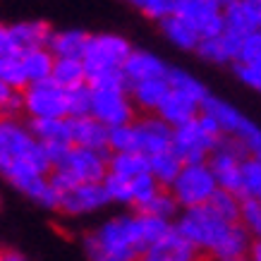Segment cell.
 <instances>
[{
  "label": "cell",
  "instance_id": "obj_14",
  "mask_svg": "<svg viewBox=\"0 0 261 261\" xmlns=\"http://www.w3.org/2000/svg\"><path fill=\"white\" fill-rule=\"evenodd\" d=\"M135 132L139 153H144L146 159L163 153V151H170L173 127H168L159 115H144V118L135 120Z\"/></svg>",
  "mask_w": 261,
  "mask_h": 261
},
{
  "label": "cell",
  "instance_id": "obj_6",
  "mask_svg": "<svg viewBox=\"0 0 261 261\" xmlns=\"http://www.w3.org/2000/svg\"><path fill=\"white\" fill-rule=\"evenodd\" d=\"M129 53H132V46L120 34H89L87 48H84V56H82L87 80L94 74H103V72L122 70Z\"/></svg>",
  "mask_w": 261,
  "mask_h": 261
},
{
  "label": "cell",
  "instance_id": "obj_12",
  "mask_svg": "<svg viewBox=\"0 0 261 261\" xmlns=\"http://www.w3.org/2000/svg\"><path fill=\"white\" fill-rule=\"evenodd\" d=\"M58 168L65 170L77 185H101L108 175V153L70 146Z\"/></svg>",
  "mask_w": 261,
  "mask_h": 261
},
{
  "label": "cell",
  "instance_id": "obj_38",
  "mask_svg": "<svg viewBox=\"0 0 261 261\" xmlns=\"http://www.w3.org/2000/svg\"><path fill=\"white\" fill-rule=\"evenodd\" d=\"M103 185V192L111 204H125V206H132V185L129 180H122L118 175H106V180L101 182Z\"/></svg>",
  "mask_w": 261,
  "mask_h": 261
},
{
  "label": "cell",
  "instance_id": "obj_40",
  "mask_svg": "<svg viewBox=\"0 0 261 261\" xmlns=\"http://www.w3.org/2000/svg\"><path fill=\"white\" fill-rule=\"evenodd\" d=\"M67 106H70V118H84L91 113V89L80 87L67 91Z\"/></svg>",
  "mask_w": 261,
  "mask_h": 261
},
{
  "label": "cell",
  "instance_id": "obj_42",
  "mask_svg": "<svg viewBox=\"0 0 261 261\" xmlns=\"http://www.w3.org/2000/svg\"><path fill=\"white\" fill-rule=\"evenodd\" d=\"M24 113V96L22 91H12L8 96V101L0 106V118L3 120H19V115Z\"/></svg>",
  "mask_w": 261,
  "mask_h": 261
},
{
  "label": "cell",
  "instance_id": "obj_27",
  "mask_svg": "<svg viewBox=\"0 0 261 261\" xmlns=\"http://www.w3.org/2000/svg\"><path fill=\"white\" fill-rule=\"evenodd\" d=\"M108 173L132 182L139 175L149 173V159L139 151H135V153H108Z\"/></svg>",
  "mask_w": 261,
  "mask_h": 261
},
{
  "label": "cell",
  "instance_id": "obj_21",
  "mask_svg": "<svg viewBox=\"0 0 261 261\" xmlns=\"http://www.w3.org/2000/svg\"><path fill=\"white\" fill-rule=\"evenodd\" d=\"M238 43H240V36H235V34H230V32H223L218 36L199 41L197 53L214 65L235 63V58H238Z\"/></svg>",
  "mask_w": 261,
  "mask_h": 261
},
{
  "label": "cell",
  "instance_id": "obj_24",
  "mask_svg": "<svg viewBox=\"0 0 261 261\" xmlns=\"http://www.w3.org/2000/svg\"><path fill=\"white\" fill-rule=\"evenodd\" d=\"M89 34L82 29H53V36L48 41V50L53 53V58H74L82 60L84 48H87Z\"/></svg>",
  "mask_w": 261,
  "mask_h": 261
},
{
  "label": "cell",
  "instance_id": "obj_39",
  "mask_svg": "<svg viewBox=\"0 0 261 261\" xmlns=\"http://www.w3.org/2000/svg\"><path fill=\"white\" fill-rule=\"evenodd\" d=\"M135 8L149 19L163 22L175 12V0H137Z\"/></svg>",
  "mask_w": 261,
  "mask_h": 261
},
{
  "label": "cell",
  "instance_id": "obj_13",
  "mask_svg": "<svg viewBox=\"0 0 261 261\" xmlns=\"http://www.w3.org/2000/svg\"><path fill=\"white\" fill-rule=\"evenodd\" d=\"M139 261H201V252L173 225L156 245L142 254Z\"/></svg>",
  "mask_w": 261,
  "mask_h": 261
},
{
  "label": "cell",
  "instance_id": "obj_31",
  "mask_svg": "<svg viewBox=\"0 0 261 261\" xmlns=\"http://www.w3.org/2000/svg\"><path fill=\"white\" fill-rule=\"evenodd\" d=\"M135 151H139L135 122L108 129V153H135Z\"/></svg>",
  "mask_w": 261,
  "mask_h": 261
},
{
  "label": "cell",
  "instance_id": "obj_20",
  "mask_svg": "<svg viewBox=\"0 0 261 261\" xmlns=\"http://www.w3.org/2000/svg\"><path fill=\"white\" fill-rule=\"evenodd\" d=\"M27 129L41 146H72L70 118L27 120Z\"/></svg>",
  "mask_w": 261,
  "mask_h": 261
},
{
  "label": "cell",
  "instance_id": "obj_41",
  "mask_svg": "<svg viewBox=\"0 0 261 261\" xmlns=\"http://www.w3.org/2000/svg\"><path fill=\"white\" fill-rule=\"evenodd\" d=\"M235 74L245 87L261 94V65H235Z\"/></svg>",
  "mask_w": 261,
  "mask_h": 261
},
{
  "label": "cell",
  "instance_id": "obj_16",
  "mask_svg": "<svg viewBox=\"0 0 261 261\" xmlns=\"http://www.w3.org/2000/svg\"><path fill=\"white\" fill-rule=\"evenodd\" d=\"M223 22H225V32L235 34V36L261 32V0L223 3Z\"/></svg>",
  "mask_w": 261,
  "mask_h": 261
},
{
  "label": "cell",
  "instance_id": "obj_4",
  "mask_svg": "<svg viewBox=\"0 0 261 261\" xmlns=\"http://www.w3.org/2000/svg\"><path fill=\"white\" fill-rule=\"evenodd\" d=\"M221 142L223 135L216 127V122L199 113V118L173 129L170 151L177 156L182 166H197V163H206L211 159V153L218 149Z\"/></svg>",
  "mask_w": 261,
  "mask_h": 261
},
{
  "label": "cell",
  "instance_id": "obj_17",
  "mask_svg": "<svg viewBox=\"0 0 261 261\" xmlns=\"http://www.w3.org/2000/svg\"><path fill=\"white\" fill-rule=\"evenodd\" d=\"M168 67L159 56H153L149 50H135L122 65V74L127 80V87L132 84H139V82H149V80H166L168 77Z\"/></svg>",
  "mask_w": 261,
  "mask_h": 261
},
{
  "label": "cell",
  "instance_id": "obj_33",
  "mask_svg": "<svg viewBox=\"0 0 261 261\" xmlns=\"http://www.w3.org/2000/svg\"><path fill=\"white\" fill-rule=\"evenodd\" d=\"M261 197V161L247 156L242 161V199Z\"/></svg>",
  "mask_w": 261,
  "mask_h": 261
},
{
  "label": "cell",
  "instance_id": "obj_7",
  "mask_svg": "<svg viewBox=\"0 0 261 261\" xmlns=\"http://www.w3.org/2000/svg\"><path fill=\"white\" fill-rule=\"evenodd\" d=\"M216 190L218 185H216L208 163H197V166H182L180 175L175 177L168 192L173 194L182 211H187V208L206 206L216 194Z\"/></svg>",
  "mask_w": 261,
  "mask_h": 261
},
{
  "label": "cell",
  "instance_id": "obj_37",
  "mask_svg": "<svg viewBox=\"0 0 261 261\" xmlns=\"http://www.w3.org/2000/svg\"><path fill=\"white\" fill-rule=\"evenodd\" d=\"M235 65H261V32L240 36Z\"/></svg>",
  "mask_w": 261,
  "mask_h": 261
},
{
  "label": "cell",
  "instance_id": "obj_28",
  "mask_svg": "<svg viewBox=\"0 0 261 261\" xmlns=\"http://www.w3.org/2000/svg\"><path fill=\"white\" fill-rule=\"evenodd\" d=\"M180 170L182 163L177 161L173 151H163V153H156V156L149 159V175L159 182V187H163V190H170V185L180 175Z\"/></svg>",
  "mask_w": 261,
  "mask_h": 261
},
{
  "label": "cell",
  "instance_id": "obj_34",
  "mask_svg": "<svg viewBox=\"0 0 261 261\" xmlns=\"http://www.w3.org/2000/svg\"><path fill=\"white\" fill-rule=\"evenodd\" d=\"M139 214H149V216H156V218H161V221H173V218H177L180 216V206H177V201L173 199V194L168 190H161L156 197L151 199L149 204H146V208L144 211H139Z\"/></svg>",
  "mask_w": 261,
  "mask_h": 261
},
{
  "label": "cell",
  "instance_id": "obj_15",
  "mask_svg": "<svg viewBox=\"0 0 261 261\" xmlns=\"http://www.w3.org/2000/svg\"><path fill=\"white\" fill-rule=\"evenodd\" d=\"M108 197L103 192V185H74L72 190L60 194L58 199V211L65 216H84L94 214L103 206H108Z\"/></svg>",
  "mask_w": 261,
  "mask_h": 261
},
{
  "label": "cell",
  "instance_id": "obj_47",
  "mask_svg": "<svg viewBox=\"0 0 261 261\" xmlns=\"http://www.w3.org/2000/svg\"><path fill=\"white\" fill-rule=\"evenodd\" d=\"M208 261H218V259H208ZM240 261H247V259H240Z\"/></svg>",
  "mask_w": 261,
  "mask_h": 261
},
{
  "label": "cell",
  "instance_id": "obj_30",
  "mask_svg": "<svg viewBox=\"0 0 261 261\" xmlns=\"http://www.w3.org/2000/svg\"><path fill=\"white\" fill-rule=\"evenodd\" d=\"M161 29H163V34H166V39L173 43V46L182 48V50H197L199 46V36L194 32H192L187 24L182 22L180 17L170 15L168 19H163L161 22Z\"/></svg>",
  "mask_w": 261,
  "mask_h": 261
},
{
  "label": "cell",
  "instance_id": "obj_2",
  "mask_svg": "<svg viewBox=\"0 0 261 261\" xmlns=\"http://www.w3.org/2000/svg\"><path fill=\"white\" fill-rule=\"evenodd\" d=\"M175 228L180 230L201 254H208L218 261H240L247 259L252 238L240 223L225 221L216 216L208 206L180 211Z\"/></svg>",
  "mask_w": 261,
  "mask_h": 261
},
{
  "label": "cell",
  "instance_id": "obj_26",
  "mask_svg": "<svg viewBox=\"0 0 261 261\" xmlns=\"http://www.w3.org/2000/svg\"><path fill=\"white\" fill-rule=\"evenodd\" d=\"M50 80L56 82L60 89H65V91L87 87V70H84V63H82V60H74V58H56Z\"/></svg>",
  "mask_w": 261,
  "mask_h": 261
},
{
  "label": "cell",
  "instance_id": "obj_19",
  "mask_svg": "<svg viewBox=\"0 0 261 261\" xmlns=\"http://www.w3.org/2000/svg\"><path fill=\"white\" fill-rule=\"evenodd\" d=\"M70 132H72V146L108 153V127H103L91 115L70 118Z\"/></svg>",
  "mask_w": 261,
  "mask_h": 261
},
{
  "label": "cell",
  "instance_id": "obj_9",
  "mask_svg": "<svg viewBox=\"0 0 261 261\" xmlns=\"http://www.w3.org/2000/svg\"><path fill=\"white\" fill-rule=\"evenodd\" d=\"M22 96H24V115L29 120L70 118L67 91L58 87L53 80L29 84L22 91Z\"/></svg>",
  "mask_w": 261,
  "mask_h": 261
},
{
  "label": "cell",
  "instance_id": "obj_23",
  "mask_svg": "<svg viewBox=\"0 0 261 261\" xmlns=\"http://www.w3.org/2000/svg\"><path fill=\"white\" fill-rule=\"evenodd\" d=\"M10 32L15 36L19 50H34V48H48L53 27L43 19H27V22L10 24Z\"/></svg>",
  "mask_w": 261,
  "mask_h": 261
},
{
  "label": "cell",
  "instance_id": "obj_3",
  "mask_svg": "<svg viewBox=\"0 0 261 261\" xmlns=\"http://www.w3.org/2000/svg\"><path fill=\"white\" fill-rule=\"evenodd\" d=\"M17 163L32 166L41 175H50L53 170L46 149L32 137V132L27 129V122L0 118V175Z\"/></svg>",
  "mask_w": 261,
  "mask_h": 261
},
{
  "label": "cell",
  "instance_id": "obj_25",
  "mask_svg": "<svg viewBox=\"0 0 261 261\" xmlns=\"http://www.w3.org/2000/svg\"><path fill=\"white\" fill-rule=\"evenodd\" d=\"M19 63H22L27 84H36V82L50 80L56 58L48 48H34V50H22L19 53Z\"/></svg>",
  "mask_w": 261,
  "mask_h": 261
},
{
  "label": "cell",
  "instance_id": "obj_1",
  "mask_svg": "<svg viewBox=\"0 0 261 261\" xmlns=\"http://www.w3.org/2000/svg\"><path fill=\"white\" fill-rule=\"evenodd\" d=\"M173 223L149 214H122L101 223L84 238V252L89 261L96 256H111L118 261H139L151 245H156Z\"/></svg>",
  "mask_w": 261,
  "mask_h": 261
},
{
  "label": "cell",
  "instance_id": "obj_8",
  "mask_svg": "<svg viewBox=\"0 0 261 261\" xmlns=\"http://www.w3.org/2000/svg\"><path fill=\"white\" fill-rule=\"evenodd\" d=\"M247 156H249V151L242 144L223 137L218 149L211 153V159L206 161L208 168H211V173H214L218 190L230 192V194L242 199V161Z\"/></svg>",
  "mask_w": 261,
  "mask_h": 261
},
{
  "label": "cell",
  "instance_id": "obj_18",
  "mask_svg": "<svg viewBox=\"0 0 261 261\" xmlns=\"http://www.w3.org/2000/svg\"><path fill=\"white\" fill-rule=\"evenodd\" d=\"M199 113H201V103H197L190 96L170 89L168 96L163 98V103H161V108L156 111V115L168 127L175 129V127H182V125H187V122H192L194 118H199Z\"/></svg>",
  "mask_w": 261,
  "mask_h": 261
},
{
  "label": "cell",
  "instance_id": "obj_32",
  "mask_svg": "<svg viewBox=\"0 0 261 261\" xmlns=\"http://www.w3.org/2000/svg\"><path fill=\"white\" fill-rule=\"evenodd\" d=\"M206 206H208L216 216L225 218V221L240 223V206H242V199L235 197V194L223 192V190H216V194L211 197V201H208Z\"/></svg>",
  "mask_w": 261,
  "mask_h": 261
},
{
  "label": "cell",
  "instance_id": "obj_43",
  "mask_svg": "<svg viewBox=\"0 0 261 261\" xmlns=\"http://www.w3.org/2000/svg\"><path fill=\"white\" fill-rule=\"evenodd\" d=\"M19 53H22V50L17 46L10 27L0 24V58H19Z\"/></svg>",
  "mask_w": 261,
  "mask_h": 261
},
{
  "label": "cell",
  "instance_id": "obj_46",
  "mask_svg": "<svg viewBox=\"0 0 261 261\" xmlns=\"http://www.w3.org/2000/svg\"><path fill=\"white\" fill-rule=\"evenodd\" d=\"M12 91H15V89H10L8 84H5V82H0V106H3L5 101H8V96L12 94Z\"/></svg>",
  "mask_w": 261,
  "mask_h": 261
},
{
  "label": "cell",
  "instance_id": "obj_29",
  "mask_svg": "<svg viewBox=\"0 0 261 261\" xmlns=\"http://www.w3.org/2000/svg\"><path fill=\"white\" fill-rule=\"evenodd\" d=\"M168 87L173 89V91H180V94L190 96V98H194L197 103H204L206 98H208V91H206V87L201 84V82L194 77V74H190L187 70H180V67H170L168 70Z\"/></svg>",
  "mask_w": 261,
  "mask_h": 261
},
{
  "label": "cell",
  "instance_id": "obj_22",
  "mask_svg": "<svg viewBox=\"0 0 261 261\" xmlns=\"http://www.w3.org/2000/svg\"><path fill=\"white\" fill-rule=\"evenodd\" d=\"M170 87L168 80H149V82H139L129 87V101L135 108H142L146 115H156V111L161 108L163 98L168 96Z\"/></svg>",
  "mask_w": 261,
  "mask_h": 261
},
{
  "label": "cell",
  "instance_id": "obj_35",
  "mask_svg": "<svg viewBox=\"0 0 261 261\" xmlns=\"http://www.w3.org/2000/svg\"><path fill=\"white\" fill-rule=\"evenodd\" d=\"M129 185H132V206L137 208V214H139V211H144L151 199L163 190V187H159V182L153 180L149 173L139 175V177H137V180H132Z\"/></svg>",
  "mask_w": 261,
  "mask_h": 261
},
{
  "label": "cell",
  "instance_id": "obj_48",
  "mask_svg": "<svg viewBox=\"0 0 261 261\" xmlns=\"http://www.w3.org/2000/svg\"><path fill=\"white\" fill-rule=\"evenodd\" d=\"M256 201H259V204H261V197H259V199H256Z\"/></svg>",
  "mask_w": 261,
  "mask_h": 261
},
{
  "label": "cell",
  "instance_id": "obj_44",
  "mask_svg": "<svg viewBox=\"0 0 261 261\" xmlns=\"http://www.w3.org/2000/svg\"><path fill=\"white\" fill-rule=\"evenodd\" d=\"M247 261H261V240H252L249 252H247Z\"/></svg>",
  "mask_w": 261,
  "mask_h": 261
},
{
  "label": "cell",
  "instance_id": "obj_5",
  "mask_svg": "<svg viewBox=\"0 0 261 261\" xmlns=\"http://www.w3.org/2000/svg\"><path fill=\"white\" fill-rule=\"evenodd\" d=\"M201 115L214 120L223 137L242 144L249 151V156H252L254 151L261 149V129L247 115H242L232 103L223 101V98H216V96H208L201 103Z\"/></svg>",
  "mask_w": 261,
  "mask_h": 261
},
{
  "label": "cell",
  "instance_id": "obj_36",
  "mask_svg": "<svg viewBox=\"0 0 261 261\" xmlns=\"http://www.w3.org/2000/svg\"><path fill=\"white\" fill-rule=\"evenodd\" d=\"M240 225L252 240H261V204L256 199H242L240 206Z\"/></svg>",
  "mask_w": 261,
  "mask_h": 261
},
{
  "label": "cell",
  "instance_id": "obj_11",
  "mask_svg": "<svg viewBox=\"0 0 261 261\" xmlns=\"http://www.w3.org/2000/svg\"><path fill=\"white\" fill-rule=\"evenodd\" d=\"M103 127H122L135 122V106L129 101V91L122 89H108V91H94L91 89V113Z\"/></svg>",
  "mask_w": 261,
  "mask_h": 261
},
{
  "label": "cell",
  "instance_id": "obj_45",
  "mask_svg": "<svg viewBox=\"0 0 261 261\" xmlns=\"http://www.w3.org/2000/svg\"><path fill=\"white\" fill-rule=\"evenodd\" d=\"M0 261H27L22 254L12 252V249H5V252H0Z\"/></svg>",
  "mask_w": 261,
  "mask_h": 261
},
{
  "label": "cell",
  "instance_id": "obj_10",
  "mask_svg": "<svg viewBox=\"0 0 261 261\" xmlns=\"http://www.w3.org/2000/svg\"><path fill=\"white\" fill-rule=\"evenodd\" d=\"M175 17L190 27L199 41L218 36L225 32L223 22V3L218 0H175Z\"/></svg>",
  "mask_w": 261,
  "mask_h": 261
}]
</instances>
